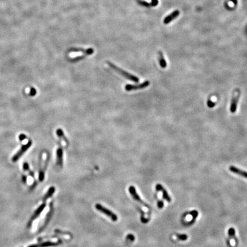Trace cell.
Here are the masks:
<instances>
[{
  "mask_svg": "<svg viewBox=\"0 0 247 247\" xmlns=\"http://www.w3.org/2000/svg\"><path fill=\"white\" fill-rule=\"evenodd\" d=\"M156 189L157 191H160L161 192L163 193V197L165 200H167V201L168 203H171V197L169 196L168 193L167 191H166V189H165L163 187V186L161 184H157L156 186Z\"/></svg>",
  "mask_w": 247,
  "mask_h": 247,
  "instance_id": "9",
  "label": "cell"
},
{
  "mask_svg": "<svg viewBox=\"0 0 247 247\" xmlns=\"http://www.w3.org/2000/svg\"><path fill=\"white\" fill-rule=\"evenodd\" d=\"M228 236H229V245H235V244L236 243V236H235V230L233 228H231L228 229Z\"/></svg>",
  "mask_w": 247,
  "mask_h": 247,
  "instance_id": "12",
  "label": "cell"
},
{
  "mask_svg": "<svg viewBox=\"0 0 247 247\" xmlns=\"http://www.w3.org/2000/svg\"><path fill=\"white\" fill-rule=\"evenodd\" d=\"M207 104L209 108H213L215 106V103L212 101V100H208Z\"/></svg>",
  "mask_w": 247,
  "mask_h": 247,
  "instance_id": "23",
  "label": "cell"
},
{
  "mask_svg": "<svg viewBox=\"0 0 247 247\" xmlns=\"http://www.w3.org/2000/svg\"><path fill=\"white\" fill-rule=\"evenodd\" d=\"M32 144V142L30 140H29V141L28 142V143L26 144L25 145L22 146L21 147V148L20 149L18 152L16 153L12 157V161L14 162V163L17 162L21 158V157L22 156L23 154H24L26 151L31 146Z\"/></svg>",
  "mask_w": 247,
  "mask_h": 247,
  "instance_id": "3",
  "label": "cell"
},
{
  "mask_svg": "<svg viewBox=\"0 0 247 247\" xmlns=\"http://www.w3.org/2000/svg\"><path fill=\"white\" fill-rule=\"evenodd\" d=\"M29 174H30V176H31L32 177H34V173H33V172H32V171H30H30H29Z\"/></svg>",
  "mask_w": 247,
  "mask_h": 247,
  "instance_id": "29",
  "label": "cell"
},
{
  "mask_svg": "<svg viewBox=\"0 0 247 247\" xmlns=\"http://www.w3.org/2000/svg\"><path fill=\"white\" fill-rule=\"evenodd\" d=\"M36 90L34 89V88H31L30 89V95H31L32 96H35V95H36Z\"/></svg>",
  "mask_w": 247,
  "mask_h": 247,
  "instance_id": "24",
  "label": "cell"
},
{
  "mask_svg": "<svg viewBox=\"0 0 247 247\" xmlns=\"http://www.w3.org/2000/svg\"><path fill=\"white\" fill-rule=\"evenodd\" d=\"M157 206L159 209L163 208L164 207V202L161 200H159L157 202Z\"/></svg>",
  "mask_w": 247,
  "mask_h": 247,
  "instance_id": "22",
  "label": "cell"
},
{
  "mask_svg": "<svg viewBox=\"0 0 247 247\" xmlns=\"http://www.w3.org/2000/svg\"><path fill=\"white\" fill-rule=\"evenodd\" d=\"M49 159H50V156L49 154H47V157L45 159V164H44V167L43 169H40V172H39V181L40 182H43L44 181V178H45V172L46 171V169L47 167V165L49 163Z\"/></svg>",
  "mask_w": 247,
  "mask_h": 247,
  "instance_id": "10",
  "label": "cell"
},
{
  "mask_svg": "<svg viewBox=\"0 0 247 247\" xmlns=\"http://www.w3.org/2000/svg\"><path fill=\"white\" fill-rule=\"evenodd\" d=\"M229 170L231 171L233 173H235L237 174H239L241 176H243L244 177L246 178L247 179V172L245 171H242L239 168L233 167V166H231L229 168Z\"/></svg>",
  "mask_w": 247,
  "mask_h": 247,
  "instance_id": "14",
  "label": "cell"
},
{
  "mask_svg": "<svg viewBox=\"0 0 247 247\" xmlns=\"http://www.w3.org/2000/svg\"><path fill=\"white\" fill-rule=\"evenodd\" d=\"M52 213V210H51V211H50V212L47 214V218H46V220H45V222L44 223V225L43 226V228H44V227H45V225H47V222H49V220H50V219H51Z\"/></svg>",
  "mask_w": 247,
  "mask_h": 247,
  "instance_id": "20",
  "label": "cell"
},
{
  "mask_svg": "<svg viewBox=\"0 0 247 247\" xmlns=\"http://www.w3.org/2000/svg\"><path fill=\"white\" fill-rule=\"evenodd\" d=\"M95 208L97 209L99 212H101L103 214H106L109 218H111L113 222H117L118 220V217L116 214L114 213L113 212L107 209L106 208L103 207L102 205L100 204H96L95 205Z\"/></svg>",
  "mask_w": 247,
  "mask_h": 247,
  "instance_id": "2",
  "label": "cell"
},
{
  "mask_svg": "<svg viewBox=\"0 0 247 247\" xmlns=\"http://www.w3.org/2000/svg\"><path fill=\"white\" fill-rule=\"evenodd\" d=\"M158 3H159L158 0H152V5L153 6H156Z\"/></svg>",
  "mask_w": 247,
  "mask_h": 247,
  "instance_id": "27",
  "label": "cell"
},
{
  "mask_svg": "<svg viewBox=\"0 0 247 247\" xmlns=\"http://www.w3.org/2000/svg\"><path fill=\"white\" fill-rule=\"evenodd\" d=\"M26 180H27V178H26V176H25V175H23V176H22V182H24V183H26Z\"/></svg>",
  "mask_w": 247,
  "mask_h": 247,
  "instance_id": "28",
  "label": "cell"
},
{
  "mask_svg": "<svg viewBox=\"0 0 247 247\" xmlns=\"http://www.w3.org/2000/svg\"><path fill=\"white\" fill-rule=\"evenodd\" d=\"M129 192L131 193V195H132V197H133L135 200H136L137 201H138L140 203L142 204L144 207H146L148 208V209H150V207H149V205H148L147 204L145 203L141 199V198L140 197V196H138V194L136 192V189H135V186H130L129 188Z\"/></svg>",
  "mask_w": 247,
  "mask_h": 247,
  "instance_id": "5",
  "label": "cell"
},
{
  "mask_svg": "<svg viewBox=\"0 0 247 247\" xmlns=\"http://www.w3.org/2000/svg\"><path fill=\"white\" fill-rule=\"evenodd\" d=\"M57 165L60 167H62L63 165V150L61 146H59L57 150Z\"/></svg>",
  "mask_w": 247,
  "mask_h": 247,
  "instance_id": "11",
  "label": "cell"
},
{
  "mask_svg": "<svg viewBox=\"0 0 247 247\" xmlns=\"http://www.w3.org/2000/svg\"><path fill=\"white\" fill-rule=\"evenodd\" d=\"M159 62H160V65L163 68H165L167 66V62L165 60L164 58L163 55V53L160 52H159Z\"/></svg>",
  "mask_w": 247,
  "mask_h": 247,
  "instance_id": "18",
  "label": "cell"
},
{
  "mask_svg": "<svg viewBox=\"0 0 247 247\" xmlns=\"http://www.w3.org/2000/svg\"><path fill=\"white\" fill-rule=\"evenodd\" d=\"M45 207H46V203H44L42 204L41 205H40V206H39V207L35 211V212H34V213H33V215H32V216L31 217V218H30V220H29V222L28 223V227L29 228L32 225V224L33 221L40 216V214H41V212L43 211Z\"/></svg>",
  "mask_w": 247,
  "mask_h": 247,
  "instance_id": "6",
  "label": "cell"
},
{
  "mask_svg": "<svg viewBox=\"0 0 247 247\" xmlns=\"http://www.w3.org/2000/svg\"><path fill=\"white\" fill-rule=\"evenodd\" d=\"M177 239L181 241H185L187 240L188 236L185 234H176Z\"/></svg>",
  "mask_w": 247,
  "mask_h": 247,
  "instance_id": "19",
  "label": "cell"
},
{
  "mask_svg": "<svg viewBox=\"0 0 247 247\" xmlns=\"http://www.w3.org/2000/svg\"><path fill=\"white\" fill-rule=\"evenodd\" d=\"M55 191H56V188H55L54 186H51V187H50L49 189H48V191H47V193L44 195V197H43V202L46 201L49 198H50V197L54 194Z\"/></svg>",
  "mask_w": 247,
  "mask_h": 247,
  "instance_id": "16",
  "label": "cell"
},
{
  "mask_svg": "<svg viewBox=\"0 0 247 247\" xmlns=\"http://www.w3.org/2000/svg\"><path fill=\"white\" fill-rule=\"evenodd\" d=\"M127 239L130 240L131 241H133L135 240V236H133V235H132V234L128 235L127 237Z\"/></svg>",
  "mask_w": 247,
  "mask_h": 247,
  "instance_id": "25",
  "label": "cell"
},
{
  "mask_svg": "<svg viewBox=\"0 0 247 247\" xmlns=\"http://www.w3.org/2000/svg\"><path fill=\"white\" fill-rule=\"evenodd\" d=\"M150 85V83L148 81H146L145 82L142 83L141 84H138V85H131V84H128L125 89L127 91H136L138 89H141L146 88L148 87Z\"/></svg>",
  "mask_w": 247,
  "mask_h": 247,
  "instance_id": "4",
  "label": "cell"
},
{
  "mask_svg": "<svg viewBox=\"0 0 247 247\" xmlns=\"http://www.w3.org/2000/svg\"><path fill=\"white\" fill-rule=\"evenodd\" d=\"M62 241L60 240L58 242H52V241H46L44 243H40L36 244H33L30 245L28 247H54V246H57L59 244L61 243Z\"/></svg>",
  "mask_w": 247,
  "mask_h": 247,
  "instance_id": "8",
  "label": "cell"
},
{
  "mask_svg": "<svg viewBox=\"0 0 247 247\" xmlns=\"http://www.w3.org/2000/svg\"><path fill=\"white\" fill-rule=\"evenodd\" d=\"M70 52H82V53H84L85 55H92V53H93L94 51L92 48H89V49H81V48H73V49H71Z\"/></svg>",
  "mask_w": 247,
  "mask_h": 247,
  "instance_id": "15",
  "label": "cell"
},
{
  "mask_svg": "<svg viewBox=\"0 0 247 247\" xmlns=\"http://www.w3.org/2000/svg\"><path fill=\"white\" fill-rule=\"evenodd\" d=\"M23 169H24V171H30L29 164L27 163H24L23 164Z\"/></svg>",
  "mask_w": 247,
  "mask_h": 247,
  "instance_id": "21",
  "label": "cell"
},
{
  "mask_svg": "<svg viewBox=\"0 0 247 247\" xmlns=\"http://www.w3.org/2000/svg\"><path fill=\"white\" fill-rule=\"evenodd\" d=\"M179 15H180V11H177V10L173 11V12L171 13V15H168V16H167V17L165 18L164 20V23L165 24H169V23L171 22L172 20H173L176 18L177 17H178Z\"/></svg>",
  "mask_w": 247,
  "mask_h": 247,
  "instance_id": "13",
  "label": "cell"
},
{
  "mask_svg": "<svg viewBox=\"0 0 247 247\" xmlns=\"http://www.w3.org/2000/svg\"><path fill=\"white\" fill-rule=\"evenodd\" d=\"M108 62V65L112 69L115 70L116 72H117V73H119L122 76L124 77L125 79H127L128 80H131L132 81H133L135 83H138V81H139V79H138L137 77L135 76L132 74L131 73H128L127 72L124 70L121 69L120 68H119L118 66L115 65V64H113L110 62Z\"/></svg>",
  "mask_w": 247,
  "mask_h": 247,
  "instance_id": "1",
  "label": "cell"
},
{
  "mask_svg": "<svg viewBox=\"0 0 247 247\" xmlns=\"http://www.w3.org/2000/svg\"><path fill=\"white\" fill-rule=\"evenodd\" d=\"M56 133H57V135L58 136V137L59 138H60V139H62V140H63V141H64V142H65L66 143V144H68V139L66 137L65 135L64 134L63 131L61 129H60V128L58 129L56 131Z\"/></svg>",
  "mask_w": 247,
  "mask_h": 247,
  "instance_id": "17",
  "label": "cell"
},
{
  "mask_svg": "<svg viewBox=\"0 0 247 247\" xmlns=\"http://www.w3.org/2000/svg\"><path fill=\"white\" fill-rule=\"evenodd\" d=\"M240 92H236V93L233 96L232 100L231 102V107H230L231 112L235 113L236 112L237 103H238L239 99L240 97Z\"/></svg>",
  "mask_w": 247,
  "mask_h": 247,
  "instance_id": "7",
  "label": "cell"
},
{
  "mask_svg": "<svg viewBox=\"0 0 247 247\" xmlns=\"http://www.w3.org/2000/svg\"><path fill=\"white\" fill-rule=\"evenodd\" d=\"M26 137L25 135H24V134H21V135H20V136H19V139H20V141H23V140H24L25 139H26Z\"/></svg>",
  "mask_w": 247,
  "mask_h": 247,
  "instance_id": "26",
  "label": "cell"
}]
</instances>
